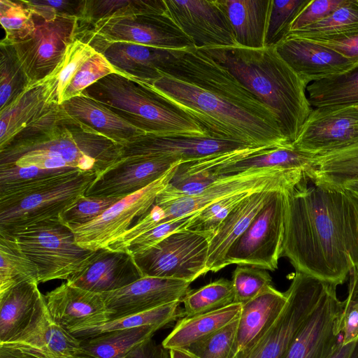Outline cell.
Wrapping results in <instances>:
<instances>
[{
    "mask_svg": "<svg viewBox=\"0 0 358 358\" xmlns=\"http://www.w3.org/2000/svg\"><path fill=\"white\" fill-rule=\"evenodd\" d=\"M97 177L74 169L31 193L0 205V232L12 234L43 220L59 217Z\"/></svg>",
    "mask_w": 358,
    "mask_h": 358,
    "instance_id": "7",
    "label": "cell"
},
{
    "mask_svg": "<svg viewBox=\"0 0 358 358\" xmlns=\"http://www.w3.org/2000/svg\"><path fill=\"white\" fill-rule=\"evenodd\" d=\"M308 182L306 175L286 190L281 257L336 287L358 268V199L342 187Z\"/></svg>",
    "mask_w": 358,
    "mask_h": 358,
    "instance_id": "2",
    "label": "cell"
},
{
    "mask_svg": "<svg viewBox=\"0 0 358 358\" xmlns=\"http://www.w3.org/2000/svg\"><path fill=\"white\" fill-rule=\"evenodd\" d=\"M274 47L307 85L358 67V62L354 60L313 41L290 34H287Z\"/></svg>",
    "mask_w": 358,
    "mask_h": 358,
    "instance_id": "20",
    "label": "cell"
},
{
    "mask_svg": "<svg viewBox=\"0 0 358 358\" xmlns=\"http://www.w3.org/2000/svg\"><path fill=\"white\" fill-rule=\"evenodd\" d=\"M287 34L310 41H337L358 36V0H348L322 20Z\"/></svg>",
    "mask_w": 358,
    "mask_h": 358,
    "instance_id": "35",
    "label": "cell"
},
{
    "mask_svg": "<svg viewBox=\"0 0 358 358\" xmlns=\"http://www.w3.org/2000/svg\"><path fill=\"white\" fill-rule=\"evenodd\" d=\"M180 303L174 302L148 311L96 324L76 326L67 330L76 338L82 339L108 331L145 325H157L162 328L185 316L184 310L180 308Z\"/></svg>",
    "mask_w": 358,
    "mask_h": 358,
    "instance_id": "33",
    "label": "cell"
},
{
    "mask_svg": "<svg viewBox=\"0 0 358 358\" xmlns=\"http://www.w3.org/2000/svg\"><path fill=\"white\" fill-rule=\"evenodd\" d=\"M143 189L125 196L94 220L72 229L76 243L86 250L106 248L129 229L153 206L167 186L178 164Z\"/></svg>",
    "mask_w": 358,
    "mask_h": 358,
    "instance_id": "12",
    "label": "cell"
},
{
    "mask_svg": "<svg viewBox=\"0 0 358 358\" xmlns=\"http://www.w3.org/2000/svg\"><path fill=\"white\" fill-rule=\"evenodd\" d=\"M169 352L171 358H193L180 349H171Z\"/></svg>",
    "mask_w": 358,
    "mask_h": 358,
    "instance_id": "61",
    "label": "cell"
},
{
    "mask_svg": "<svg viewBox=\"0 0 358 358\" xmlns=\"http://www.w3.org/2000/svg\"><path fill=\"white\" fill-rule=\"evenodd\" d=\"M38 283L24 282L0 294V344L12 343L29 323L43 296Z\"/></svg>",
    "mask_w": 358,
    "mask_h": 358,
    "instance_id": "30",
    "label": "cell"
},
{
    "mask_svg": "<svg viewBox=\"0 0 358 358\" xmlns=\"http://www.w3.org/2000/svg\"><path fill=\"white\" fill-rule=\"evenodd\" d=\"M123 358H171L169 350L150 338L135 346Z\"/></svg>",
    "mask_w": 358,
    "mask_h": 358,
    "instance_id": "56",
    "label": "cell"
},
{
    "mask_svg": "<svg viewBox=\"0 0 358 358\" xmlns=\"http://www.w3.org/2000/svg\"><path fill=\"white\" fill-rule=\"evenodd\" d=\"M198 213L159 224L136 238L124 252H128L133 256L145 252L172 233L186 229Z\"/></svg>",
    "mask_w": 358,
    "mask_h": 358,
    "instance_id": "51",
    "label": "cell"
},
{
    "mask_svg": "<svg viewBox=\"0 0 358 358\" xmlns=\"http://www.w3.org/2000/svg\"><path fill=\"white\" fill-rule=\"evenodd\" d=\"M327 284L319 302L298 333L285 358H329L340 343L344 302Z\"/></svg>",
    "mask_w": 358,
    "mask_h": 358,
    "instance_id": "17",
    "label": "cell"
},
{
    "mask_svg": "<svg viewBox=\"0 0 358 358\" xmlns=\"http://www.w3.org/2000/svg\"><path fill=\"white\" fill-rule=\"evenodd\" d=\"M357 106V107L358 108V104H355Z\"/></svg>",
    "mask_w": 358,
    "mask_h": 358,
    "instance_id": "62",
    "label": "cell"
},
{
    "mask_svg": "<svg viewBox=\"0 0 358 358\" xmlns=\"http://www.w3.org/2000/svg\"><path fill=\"white\" fill-rule=\"evenodd\" d=\"M327 283L296 271L286 304L270 328L235 358H285L292 343L322 296Z\"/></svg>",
    "mask_w": 358,
    "mask_h": 358,
    "instance_id": "8",
    "label": "cell"
},
{
    "mask_svg": "<svg viewBox=\"0 0 358 358\" xmlns=\"http://www.w3.org/2000/svg\"><path fill=\"white\" fill-rule=\"evenodd\" d=\"M142 277L129 252L103 248L94 251L85 266L66 282L101 294L121 289Z\"/></svg>",
    "mask_w": 358,
    "mask_h": 358,
    "instance_id": "21",
    "label": "cell"
},
{
    "mask_svg": "<svg viewBox=\"0 0 358 358\" xmlns=\"http://www.w3.org/2000/svg\"><path fill=\"white\" fill-rule=\"evenodd\" d=\"M166 14L198 49L237 45L217 0H164Z\"/></svg>",
    "mask_w": 358,
    "mask_h": 358,
    "instance_id": "16",
    "label": "cell"
},
{
    "mask_svg": "<svg viewBox=\"0 0 358 358\" xmlns=\"http://www.w3.org/2000/svg\"><path fill=\"white\" fill-rule=\"evenodd\" d=\"M310 41V40H309ZM358 62V36L337 41H311Z\"/></svg>",
    "mask_w": 358,
    "mask_h": 358,
    "instance_id": "57",
    "label": "cell"
},
{
    "mask_svg": "<svg viewBox=\"0 0 358 358\" xmlns=\"http://www.w3.org/2000/svg\"><path fill=\"white\" fill-rule=\"evenodd\" d=\"M46 83L29 86L11 103L0 110V149L36 122L50 107Z\"/></svg>",
    "mask_w": 358,
    "mask_h": 358,
    "instance_id": "29",
    "label": "cell"
},
{
    "mask_svg": "<svg viewBox=\"0 0 358 358\" xmlns=\"http://www.w3.org/2000/svg\"><path fill=\"white\" fill-rule=\"evenodd\" d=\"M348 0H309L291 23L289 32L305 29L327 17Z\"/></svg>",
    "mask_w": 358,
    "mask_h": 358,
    "instance_id": "53",
    "label": "cell"
},
{
    "mask_svg": "<svg viewBox=\"0 0 358 358\" xmlns=\"http://www.w3.org/2000/svg\"><path fill=\"white\" fill-rule=\"evenodd\" d=\"M210 237L178 230L134 256L143 277H157L193 282L208 273L206 263Z\"/></svg>",
    "mask_w": 358,
    "mask_h": 358,
    "instance_id": "11",
    "label": "cell"
},
{
    "mask_svg": "<svg viewBox=\"0 0 358 358\" xmlns=\"http://www.w3.org/2000/svg\"><path fill=\"white\" fill-rule=\"evenodd\" d=\"M287 299L286 292L270 285L242 305L232 358L249 348L270 328L281 313Z\"/></svg>",
    "mask_w": 358,
    "mask_h": 358,
    "instance_id": "26",
    "label": "cell"
},
{
    "mask_svg": "<svg viewBox=\"0 0 358 358\" xmlns=\"http://www.w3.org/2000/svg\"><path fill=\"white\" fill-rule=\"evenodd\" d=\"M75 38L107 43L126 42L167 50L195 47L165 13H148L109 18L90 24H78Z\"/></svg>",
    "mask_w": 358,
    "mask_h": 358,
    "instance_id": "9",
    "label": "cell"
},
{
    "mask_svg": "<svg viewBox=\"0 0 358 358\" xmlns=\"http://www.w3.org/2000/svg\"><path fill=\"white\" fill-rule=\"evenodd\" d=\"M312 107L358 104V67L310 83L306 88Z\"/></svg>",
    "mask_w": 358,
    "mask_h": 358,
    "instance_id": "36",
    "label": "cell"
},
{
    "mask_svg": "<svg viewBox=\"0 0 358 358\" xmlns=\"http://www.w3.org/2000/svg\"><path fill=\"white\" fill-rule=\"evenodd\" d=\"M0 22L5 32L0 43L8 45L26 40L36 29L34 15L22 0H0Z\"/></svg>",
    "mask_w": 358,
    "mask_h": 358,
    "instance_id": "43",
    "label": "cell"
},
{
    "mask_svg": "<svg viewBox=\"0 0 358 358\" xmlns=\"http://www.w3.org/2000/svg\"><path fill=\"white\" fill-rule=\"evenodd\" d=\"M238 317L211 335L180 350L193 358H232Z\"/></svg>",
    "mask_w": 358,
    "mask_h": 358,
    "instance_id": "45",
    "label": "cell"
},
{
    "mask_svg": "<svg viewBox=\"0 0 358 358\" xmlns=\"http://www.w3.org/2000/svg\"><path fill=\"white\" fill-rule=\"evenodd\" d=\"M307 176L317 183L336 187L358 181V142L314 156L313 169Z\"/></svg>",
    "mask_w": 358,
    "mask_h": 358,
    "instance_id": "34",
    "label": "cell"
},
{
    "mask_svg": "<svg viewBox=\"0 0 358 358\" xmlns=\"http://www.w3.org/2000/svg\"><path fill=\"white\" fill-rule=\"evenodd\" d=\"M255 192L257 191L237 192L212 203L196 215L186 229L205 234L210 239L227 216Z\"/></svg>",
    "mask_w": 358,
    "mask_h": 358,
    "instance_id": "44",
    "label": "cell"
},
{
    "mask_svg": "<svg viewBox=\"0 0 358 358\" xmlns=\"http://www.w3.org/2000/svg\"><path fill=\"white\" fill-rule=\"evenodd\" d=\"M64 113L90 131L123 147L146 134L102 103L86 94L71 98L60 104Z\"/></svg>",
    "mask_w": 358,
    "mask_h": 358,
    "instance_id": "23",
    "label": "cell"
},
{
    "mask_svg": "<svg viewBox=\"0 0 358 358\" xmlns=\"http://www.w3.org/2000/svg\"><path fill=\"white\" fill-rule=\"evenodd\" d=\"M0 358H52L43 351L22 343L0 344Z\"/></svg>",
    "mask_w": 358,
    "mask_h": 358,
    "instance_id": "55",
    "label": "cell"
},
{
    "mask_svg": "<svg viewBox=\"0 0 358 358\" xmlns=\"http://www.w3.org/2000/svg\"><path fill=\"white\" fill-rule=\"evenodd\" d=\"M36 348L52 358H87L83 355L81 341L51 318L43 295L26 328L12 343Z\"/></svg>",
    "mask_w": 358,
    "mask_h": 358,
    "instance_id": "24",
    "label": "cell"
},
{
    "mask_svg": "<svg viewBox=\"0 0 358 358\" xmlns=\"http://www.w3.org/2000/svg\"><path fill=\"white\" fill-rule=\"evenodd\" d=\"M122 146L68 117L55 103L0 149V166L22 156L48 159L52 169L71 167L97 176L121 157Z\"/></svg>",
    "mask_w": 358,
    "mask_h": 358,
    "instance_id": "4",
    "label": "cell"
},
{
    "mask_svg": "<svg viewBox=\"0 0 358 358\" xmlns=\"http://www.w3.org/2000/svg\"><path fill=\"white\" fill-rule=\"evenodd\" d=\"M29 87L25 72L11 45L0 43V110Z\"/></svg>",
    "mask_w": 358,
    "mask_h": 358,
    "instance_id": "42",
    "label": "cell"
},
{
    "mask_svg": "<svg viewBox=\"0 0 358 358\" xmlns=\"http://www.w3.org/2000/svg\"><path fill=\"white\" fill-rule=\"evenodd\" d=\"M190 283L173 278L142 277L121 289L101 293L106 312L80 325L112 320L182 302L191 291Z\"/></svg>",
    "mask_w": 358,
    "mask_h": 358,
    "instance_id": "14",
    "label": "cell"
},
{
    "mask_svg": "<svg viewBox=\"0 0 358 358\" xmlns=\"http://www.w3.org/2000/svg\"><path fill=\"white\" fill-rule=\"evenodd\" d=\"M84 42L101 53L118 73L141 83L159 78V71L174 51L126 42L107 43L96 39Z\"/></svg>",
    "mask_w": 358,
    "mask_h": 358,
    "instance_id": "22",
    "label": "cell"
},
{
    "mask_svg": "<svg viewBox=\"0 0 358 358\" xmlns=\"http://www.w3.org/2000/svg\"><path fill=\"white\" fill-rule=\"evenodd\" d=\"M36 29L26 40L13 45L25 72L29 86L48 77L63 59L74 40L78 18L59 16L45 21L34 15Z\"/></svg>",
    "mask_w": 358,
    "mask_h": 358,
    "instance_id": "13",
    "label": "cell"
},
{
    "mask_svg": "<svg viewBox=\"0 0 358 358\" xmlns=\"http://www.w3.org/2000/svg\"><path fill=\"white\" fill-rule=\"evenodd\" d=\"M339 187L345 189L358 199V181L348 182Z\"/></svg>",
    "mask_w": 358,
    "mask_h": 358,
    "instance_id": "60",
    "label": "cell"
},
{
    "mask_svg": "<svg viewBox=\"0 0 358 358\" xmlns=\"http://www.w3.org/2000/svg\"><path fill=\"white\" fill-rule=\"evenodd\" d=\"M179 162H182L141 156L121 157L94 179L85 195L124 198L146 187Z\"/></svg>",
    "mask_w": 358,
    "mask_h": 358,
    "instance_id": "19",
    "label": "cell"
},
{
    "mask_svg": "<svg viewBox=\"0 0 358 358\" xmlns=\"http://www.w3.org/2000/svg\"><path fill=\"white\" fill-rule=\"evenodd\" d=\"M186 317L207 313L234 303L231 280L220 278L191 290L182 301Z\"/></svg>",
    "mask_w": 358,
    "mask_h": 358,
    "instance_id": "40",
    "label": "cell"
},
{
    "mask_svg": "<svg viewBox=\"0 0 358 358\" xmlns=\"http://www.w3.org/2000/svg\"><path fill=\"white\" fill-rule=\"evenodd\" d=\"M241 308V303H234L207 313L185 316L178 320L162 344L168 350L187 348L236 320Z\"/></svg>",
    "mask_w": 358,
    "mask_h": 358,
    "instance_id": "31",
    "label": "cell"
},
{
    "mask_svg": "<svg viewBox=\"0 0 358 358\" xmlns=\"http://www.w3.org/2000/svg\"><path fill=\"white\" fill-rule=\"evenodd\" d=\"M112 73H118L101 53L96 52L82 64L72 78L62 103L80 95L87 87Z\"/></svg>",
    "mask_w": 358,
    "mask_h": 358,
    "instance_id": "47",
    "label": "cell"
},
{
    "mask_svg": "<svg viewBox=\"0 0 358 358\" xmlns=\"http://www.w3.org/2000/svg\"><path fill=\"white\" fill-rule=\"evenodd\" d=\"M329 358H358V342L343 345L341 341Z\"/></svg>",
    "mask_w": 358,
    "mask_h": 358,
    "instance_id": "58",
    "label": "cell"
},
{
    "mask_svg": "<svg viewBox=\"0 0 358 358\" xmlns=\"http://www.w3.org/2000/svg\"><path fill=\"white\" fill-rule=\"evenodd\" d=\"M231 27L237 45L266 47L271 0H217Z\"/></svg>",
    "mask_w": 358,
    "mask_h": 358,
    "instance_id": "28",
    "label": "cell"
},
{
    "mask_svg": "<svg viewBox=\"0 0 358 358\" xmlns=\"http://www.w3.org/2000/svg\"><path fill=\"white\" fill-rule=\"evenodd\" d=\"M180 163L169 183L157 195L154 204L160 205L180 198L197 195L219 179L211 170H189Z\"/></svg>",
    "mask_w": 358,
    "mask_h": 358,
    "instance_id": "41",
    "label": "cell"
},
{
    "mask_svg": "<svg viewBox=\"0 0 358 358\" xmlns=\"http://www.w3.org/2000/svg\"><path fill=\"white\" fill-rule=\"evenodd\" d=\"M161 328L157 325H145L82 338L83 355L87 358H123L138 344L152 338Z\"/></svg>",
    "mask_w": 358,
    "mask_h": 358,
    "instance_id": "32",
    "label": "cell"
},
{
    "mask_svg": "<svg viewBox=\"0 0 358 358\" xmlns=\"http://www.w3.org/2000/svg\"><path fill=\"white\" fill-rule=\"evenodd\" d=\"M227 68L278 120L289 144L297 138L313 110L308 85L280 57L274 46L239 45L199 49Z\"/></svg>",
    "mask_w": 358,
    "mask_h": 358,
    "instance_id": "3",
    "label": "cell"
},
{
    "mask_svg": "<svg viewBox=\"0 0 358 358\" xmlns=\"http://www.w3.org/2000/svg\"><path fill=\"white\" fill-rule=\"evenodd\" d=\"M22 1L33 15H37L45 21H52L59 16H73L79 19L84 0H22Z\"/></svg>",
    "mask_w": 358,
    "mask_h": 358,
    "instance_id": "52",
    "label": "cell"
},
{
    "mask_svg": "<svg viewBox=\"0 0 358 358\" xmlns=\"http://www.w3.org/2000/svg\"><path fill=\"white\" fill-rule=\"evenodd\" d=\"M159 72L157 79L141 83L196 121L209 136L251 148L289 144L273 113L227 68L196 47L174 50Z\"/></svg>",
    "mask_w": 358,
    "mask_h": 358,
    "instance_id": "1",
    "label": "cell"
},
{
    "mask_svg": "<svg viewBox=\"0 0 358 358\" xmlns=\"http://www.w3.org/2000/svg\"><path fill=\"white\" fill-rule=\"evenodd\" d=\"M71 167L43 169L36 166H0V188L30 185L44 178L67 172Z\"/></svg>",
    "mask_w": 358,
    "mask_h": 358,
    "instance_id": "50",
    "label": "cell"
},
{
    "mask_svg": "<svg viewBox=\"0 0 358 358\" xmlns=\"http://www.w3.org/2000/svg\"><path fill=\"white\" fill-rule=\"evenodd\" d=\"M248 148L209 136L144 134L122 147L121 157L141 156L183 162Z\"/></svg>",
    "mask_w": 358,
    "mask_h": 358,
    "instance_id": "18",
    "label": "cell"
},
{
    "mask_svg": "<svg viewBox=\"0 0 358 358\" xmlns=\"http://www.w3.org/2000/svg\"><path fill=\"white\" fill-rule=\"evenodd\" d=\"M232 283L234 303L245 304L253 299L268 286L272 279L265 270L238 265L233 272Z\"/></svg>",
    "mask_w": 358,
    "mask_h": 358,
    "instance_id": "49",
    "label": "cell"
},
{
    "mask_svg": "<svg viewBox=\"0 0 358 358\" xmlns=\"http://www.w3.org/2000/svg\"><path fill=\"white\" fill-rule=\"evenodd\" d=\"M309 0H271L266 47L274 46L289 32L294 17Z\"/></svg>",
    "mask_w": 358,
    "mask_h": 358,
    "instance_id": "48",
    "label": "cell"
},
{
    "mask_svg": "<svg viewBox=\"0 0 358 358\" xmlns=\"http://www.w3.org/2000/svg\"><path fill=\"white\" fill-rule=\"evenodd\" d=\"M358 142V108L356 105L313 108L294 148L312 156L339 150Z\"/></svg>",
    "mask_w": 358,
    "mask_h": 358,
    "instance_id": "15",
    "label": "cell"
},
{
    "mask_svg": "<svg viewBox=\"0 0 358 358\" xmlns=\"http://www.w3.org/2000/svg\"><path fill=\"white\" fill-rule=\"evenodd\" d=\"M164 0H84L78 24H90L117 17L165 13Z\"/></svg>",
    "mask_w": 358,
    "mask_h": 358,
    "instance_id": "38",
    "label": "cell"
},
{
    "mask_svg": "<svg viewBox=\"0 0 358 358\" xmlns=\"http://www.w3.org/2000/svg\"><path fill=\"white\" fill-rule=\"evenodd\" d=\"M349 292L345 301L348 302L358 301V268L350 272Z\"/></svg>",
    "mask_w": 358,
    "mask_h": 358,
    "instance_id": "59",
    "label": "cell"
},
{
    "mask_svg": "<svg viewBox=\"0 0 358 358\" xmlns=\"http://www.w3.org/2000/svg\"><path fill=\"white\" fill-rule=\"evenodd\" d=\"M96 51L87 43L74 38L55 70L43 80L46 83L50 103L60 105L63 94L82 64Z\"/></svg>",
    "mask_w": 358,
    "mask_h": 358,
    "instance_id": "39",
    "label": "cell"
},
{
    "mask_svg": "<svg viewBox=\"0 0 358 358\" xmlns=\"http://www.w3.org/2000/svg\"><path fill=\"white\" fill-rule=\"evenodd\" d=\"M341 317V343L345 345L358 342V301L348 302L345 300Z\"/></svg>",
    "mask_w": 358,
    "mask_h": 358,
    "instance_id": "54",
    "label": "cell"
},
{
    "mask_svg": "<svg viewBox=\"0 0 358 358\" xmlns=\"http://www.w3.org/2000/svg\"><path fill=\"white\" fill-rule=\"evenodd\" d=\"M27 281L38 282V271L16 239L0 232V294Z\"/></svg>",
    "mask_w": 358,
    "mask_h": 358,
    "instance_id": "37",
    "label": "cell"
},
{
    "mask_svg": "<svg viewBox=\"0 0 358 358\" xmlns=\"http://www.w3.org/2000/svg\"><path fill=\"white\" fill-rule=\"evenodd\" d=\"M276 189L280 188H267L250 194L222 221L209 241L208 272H217L226 266L225 259L229 248L247 229Z\"/></svg>",
    "mask_w": 358,
    "mask_h": 358,
    "instance_id": "25",
    "label": "cell"
},
{
    "mask_svg": "<svg viewBox=\"0 0 358 358\" xmlns=\"http://www.w3.org/2000/svg\"><path fill=\"white\" fill-rule=\"evenodd\" d=\"M8 234L16 239L36 266L38 282L67 280L85 266L94 252L80 247L73 231L59 217L43 220Z\"/></svg>",
    "mask_w": 358,
    "mask_h": 358,
    "instance_id": "6",
    "label": "cell"
},
{
    "mask_svg": "<svg viewBox=\"0 0 358 358\" xmlns=\"http://www.w3.org/2000/svg\"><path fill=\"white\" fill-rule=\"evenodd\" d=\"M83 93L146 134L208 136L196 121L143 83L124 75L110 74Z\"/></svg>",
    "mask_w": 358,
    "mask_h": 358,
    "instance_id": "5",
    "label": "cell"
},
{
    "mask_svg": "<svg viewBox=\"0 0 358 358\" xmlns=\"http://www.w3.org/2000/svg\"><path fill=\"white\" fill-rule=\"evenodd\" d=\"M122 198L80 196L59 215L60 221L71 230L97 218Z\"/></svg>",
    "mask_w": 358,
    "mask_h": 358,
    "instance_id": "46",
    "label": "cell"
},
{
    "mask_svg": "<svg viewBox=\"0 0 358 358\" xmlns=\"http://www.w3.org/2000/svg\"><path fill=\"white\" fill-rule=\"evenodd\" d=\"M287 189L272 192L247 229L229 248L226 266L235 264L271 271L278 268L284 235Z\"/></svg>",
    "mask_w": 358,
    "mask_h": 358,
    "instance_id": "10",
    "label": "cell"
},
{
    "mask_svg": "<svg viewBox=\"0 0 358 358\" xmlns=\"http://www.w3.org/2000/svg\"><path fill=\"white\" fill-rule=\"evenodd\" d=\"M44 298L52 320L66 329L87 322L106 312L100 293L76 287L67 282L48 292Z\"/></svg>",
    "mask_w": 358,
    "mask_h": 358,
    "instance_id": "27",
    "label": "cell"
}]
</instances>
